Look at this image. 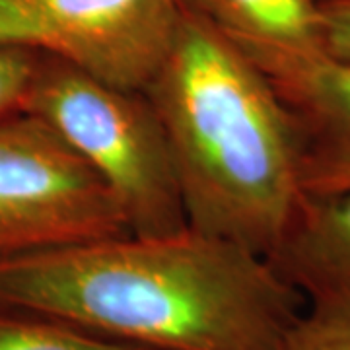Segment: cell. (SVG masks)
Wrapping results in <instances>:
<instances>
[{"label": "cell", "mask_w": 350, "mask_h": 350, "mask_svg": "<svg viewBox=\"0 0 350 350\" xmlns=\"http://www.w3.org/2000/svg\"><path fill=\"white\" fill-rule=\"evenodd\" d=\"M304 298L267 257L193 228L0 261V308L146 350H278Z\"/></svg>", "instance_id": "1"}, {"label": "cell", "mask_w": 350, "mask_h": 350, "mask_svg": "<svg viewBox=\"0 0 350 350\" xmlns=\"http://www.w3.org/2000/svg\"><path fill=\"white\" fill-rule=\"evenodd\" d=\"M142 92L170 142L189 228L267 257L304 197L298 135L267 75L181 8Z\"/></svg>", "instance_id": "2"}, {"label": "cell", "mask_w": 350, "mask_h": 350, "mask_svg": "<svg viewBox=\"0 0 350 350\" xmlns=\"http://www.w3.org/2000/svg\"><path fill=\"white\" fill-rule=\"evenodd\" d=\"M24 113L86 163L117 204L129 234L187 228L172 148L142 90L107 84L53 55H39Z\"/></svg>", "instance_id": "3"}, {"label": "cell", "mask_w": 350, "mask_h": 350, "mask_svg": "<svg viewBox=\"0 0 350 350\" xmlns=\"http://www.w3.org/2000/svg\"><path fill=\"white\" fill-rule=\"evenodd\" d=\"M129 234L111 195L39 119H0V261Z\"/></svg>", "instance_id": "4"}, {"label": "cell", "mask_w": 350, "mask_h": 350, "mask_svg": "<svg viewBox=\"0 0 350 350\" xmlns=\"http://www.w3.org/2000/svg\"><path fill=\"white\" fill-rule=\"evenodd\" d=\"M179 12L177 0H0V47L53 55L107 84L144 90Z\"/></svg>", "instance_id": "5"}, {"label": "cell", "mask_w": 350, "mask_h": 350, "mask_svg": "<svg viewBox=\"0 0 350 350\" xmlns=\"http://www.w3.org/2000/svg\"><path fill=\"white\" fill-rule=\"evenodd\" d=\"M250 59L271 80L294 123L304 193L350 189V64L323 53Z\"/></svg>", "instance_id": "6"}, {"label": "cell", "mask_w": 350, "mask_h": 350, "mask_svg": "<svg viewBox=\"0 0 350 350\" xmlns=\"http://www.w3.org/2000/svg\"><path fill=\"white\" fill-rule=\"evenodd\" d=\"M267 261L308 304L350 301V189L304 193Z\"/></svg>", "instance_id": "7"}, {"label": "cell", "mask_w": 350, "mask_h": 350, "mask_svg": "<svg viewBox=\"0 0 350 350\" xmlns=\"http://www.w3.org/2000/svg\"><path fill=\"white\" fill-rule=\"evenodd\" d=\"M230 38L250 57L321 51L319 0H177Z\"/></svg>", "instance_id": "8"}, {"label": "cell", "mask_w": 350, "mask_h": 350, "mask_svg": "<svg viewBox=\"0 0 350 350\" xmlns=\"http://www.w3.org/2000/svg\"><path fill=\"white\" fill-rule=\"evenodd\" d=\"M0 350H146L38 313L0 308Z\"/></svg>", "instance_id": "9"}, {"label": "cell", "mask_w": 350, "mask_h": 350, "mask_svg": "<svg viewBox=\"0 0 350 350\" xmlns=\"http://www.w3.org/2000/svg\"><path fill=\"white\" fill-rule=\"evenodd\" d=\"M278 350H350V301H313L288 327Z\"/></svg>", "instance_id": "10"}, {"label": "cell", "mask_w": 350, "mask_h": 350, "mask_svg": "<svg viewBox=\"0 0 350 350\" xmlns=\"http://www.w3.org/2000/svg\"><path fill=\"white\" fill-rule=\"evenodd\" d=\"M39 55L20 47H0V119L24 113Z\"/></svg>", "instance_id": "11"}, {"label": "cell", "mask_w": 350, "mask_h": 350, "mask_svg": "<svg viewBox=\"0 0 350 350\" xmlns=\"http://www.w3.org/2000/svg\"><path fill=\"white\" fill-rule=\"evenodd\" d=\"M321 51L333 61L350 64V0L321 4Z\"/></svg>", "instance_id": "12"}, {"label": "cell", "mask_w": 350, "mask_h": 350, "mask_svg": "<svg viewBox=\"0 0 350 350\" xmlns=\"http://www.w3.org/2000/svg\"><path fill=\"white\" fill-rule=\"evenodd\" d=\"M319 2H321V4H323V2H329V0H319Z\"/></svg>", "instance_id": "13"}]
</instances>
